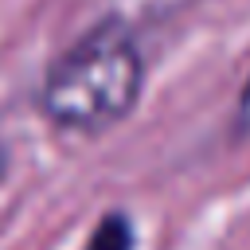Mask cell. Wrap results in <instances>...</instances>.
<instances>
[{
  "mask_svg": "<svg viewBox=\"0 0 250 250\" xmlns=\"http://www.w3.org/2000/svg\"><path fill=\"white\" fill-rule=\"evenodd\" d=\"M145 59L137 43L105 23L78 43H70L43 74L39 109L59 133L102 137L117 129L141 102Z\"/></svg>",
  "mask_w": 250,
  "mask_h": 250,
  "instance_id": "1",
  "label": "cell"
},
{
  "mask_svg": "<svg viewBox=\"0 0 250 250\" xmlns=\"http://www.w3.org/2000/svg\"><path fill=\"white\" fill-rule=\"evenodd\" d=\"M234 117H238V129L250 133V78H246V86H242V94H238V109H234Z\"/></svg>",
  "mask_w": 250,
  "mask_h": 250,
  "instance_id": "3",
  "label": "cell"
},
{
  "mask_svg": "<svg viewBox=\"0 0 250 250\" xmlns=\"http://www.w3.org/2000/svg\"><path fill=\"white\" fill-rule=\"evenodd\" d=\"M82 250H137V227H133V215L129 211H105L98 223H94V230H90V238H86V246Z\"/></svg>",
  "mask_w": 250,
  "mask_h": 250,
  "instance_id": "2",
  "label": "cell"
}]
</instances>
